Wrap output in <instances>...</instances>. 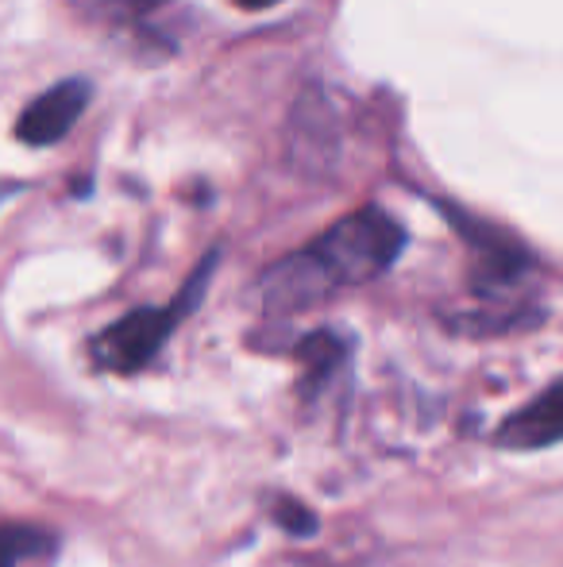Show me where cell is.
Instances as JSON below:
<instances>
[{
	"label": "cell",
	"instance_id": "cell-8",
	"mask_svg": "<svg viewBox=\"0 0 563 567\" xmlns=\"http://www.w3.org/2000/svg\"><path fill=\"white\" fill-rule=\"evenodd\" d=\"M271 514L285 533H293V537H313L316 533V514H309V509L293 498H274Z\"/></svg>",
	"mask_w": 563,
	"mask_h": 567
},
{
	"label": "cell",
	"instance_id": "cell-3",
	"mask_svg": "<svg viewBox=\"0 0 563 567\" xmlns=\"http://www.w3.org/2000/svg\"><path fill=\"white\" fill-rule=\"evenodd\" d=\"M90 97H93V85L85 78H70V82H59L46 93H39L20 113V124H15L20 143H28V147H51V143L66 140L77 120H82V113L90 109Z\"/></svg>",
	"mask_w": 563,
	"mask_h": 567
},
{
	"label": "cell",
	"instance_id": "cell-6",
	"mask_svg": "<svg viewBox=\"0 0 563 567\" xmlns=\"http://www.w3.org/2000/svg\"><path fill=\"white\" fill-rule=\"evenodd\" d=\"M166 0H74L77 12L93 16V20H136V16L155 12Z\"/></svg>",
	"mask_w": 563,
	"mask_h": 567
},
{
	"label": "cell",
	"instance_id": "cell-4",
	"mask_svg": "<svg viewBox=\"0 0 563 567\" xmlns=\"http://www.w3.org/2000/svg\"><path fill=\"white\" fill-rule=\"evenodd\" d=\"M498 444L513 452H536L563 444V379L552 382L549 390H541L518 413H510L498 425Z\"/></svg>",
	"mask_w": 563,
	"mask_h": 567
},
{
	"label": "cell",
	"instance_id": "cell-9",
	"mask_svg": "<svg viewBox=\"0 0 563 567\" xmlns=\"http://www.w3.org/2000/svg\"><path fill=\"white\" fill-rule=\"evenodd\" d=\"M240 8H248V12H267V8L282 4V0H236Z\"/></svg>",
	"mask_w": 563,
	"mask_h": 567
},
{
	"label": "cell",
	"instance_id": "cell-1",
	"mask_svg": "<svg viewBox=\"0 0 563 567\" xmlns=\"http://www.w3.org/2000/svg\"><path fill=\"white\" fill-rule=\"evenodd\" d=\"M406 247V228L390 213L367 209L336 220L305 251L274 262L263 278V301L274 313H298L340 290H352L386 275Z\"/></svg>",
	"mask_w": 563,
	"mask_h": 567
},
{
	"label": "cell",
	"instance_id": "cell-2",
	"mask_svg": "<svg viewBox=\"0 0 563 567\" xmlns=\"http://www.w3.org/2000/svg\"><path fill=\"white\" fill-rule=\"evenodd\" d=\"M212 262L217 255L197 267V275L186 282V290L163 309H136V313L121 317L116 324H108L97 340H93V363L105 367V371H116V374H132V371H143L150 359L163 351V343L170 340V332L178 329V321L197 306V298L205 293L209 286V275H212Z\"/></svg>",
	"mask_w": 563,
	"mask_h": 567
},
{
	"label": "cell",
	"instance_id": "cell-5",
	"mask_svg": "<svg viewBox=\"0 0 563 567\" xmlns=\"http://www.w3.org/2000/svg\"><path fill=\"white\" fill-rule=\"evenodd\" d=\"M54 553V537L39 525H0V567H20L28 556Z\"/></svg>",
	"mask_w": 563,
	"mask_h": 567
},
{
	"label": "cell",
	"instance_id": "cell-7",
	"mask_svg": "<svg viewBox=\"0 0 563 567\" xmlns=\"http://www.w3.org/2000/svg\"><path fill=\"white\" fill-rule=\"evenodd\" d=\"M301 359L309 363L313 379H324V374L340 363V340L329 337V332H316V337H309L305 343H301Z\"/></svg>",
	"mask_w": 563,
	"mask_h": 567
}]
</instances>
